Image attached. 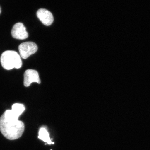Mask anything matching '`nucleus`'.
I'll use <instances>...</instances> for the list:
<instances>
[{"instance_id":"1","label":"nucleus","mask_w":150,"mask_h":150,"mask_svg":"<svg viewBox=\"0 0 150 150\" xmlns=\"http://www.w3.org/2000/svg\"><path fill=\"white\" fill-rule=\"evenodd\" d=\"M25 110L23 104L15 103L11 110H6L0 118V131L8 139H17L23 134L24 124L18 118Z\"/></svg>"},{"instance_id":"2","label":"nucleus","mask_w":150,"mask_h":150,"mask_svg":"<svg viewBox=\"0 0 150 150\" xmlns=\"http://www.w3.org/2000/svg\"><path fill=\"white\" fill-rule=\"evenodd\" d=\"M1 62L3 68L8 70L13 68L20 69L22 65L20 56L16 52L13 51L4 52L1 56Z\"/></svg>"},{"instance_id":"3","label":"nucleus","mask_w":150,"mask_h":150,"mask_svg":"<svg viewBox=\"0 0 150 150\" xmlns=\"http://www.w3.org/2000/svg\"><path fill=\"white\" fill-rule=\"evenodd\" d=\"M20 54L22 58L26 59L37 51V45L33 42L22 43L18 46Z\"/></svg>"},{"instance_id":"4","label":"nucleus","mask_w":150,"mask_h":150,"mask_svg":"<svg viewBox=\"0 0 150 150\" xmlns=\"http://www.w3.org/2000/svg\"><path fill=\"white\" fill-rule=\"evenodd\" d=\"M13 37L19 40L26 39L28 36L26 28L21 23H18L13 25L11 30Z\"/></svg>"},{"instance_id":"5","label":"nucleus","mask_w":150,"mask_h":150,"mask_svg":"<svg viewBox=\"0 0 150 150\" xmlns=\"http://www.w3.org/2000/svg\"><path fill=\"white\" fill-rule=\"evenodd\" d=\"M33 82L40 84V80L37 71L33 69L26 70L24 74V85L25 87H28Z\"/></svg>"},{"instance_id":"6","label":"nucleus","mask_w":150,"mask_h":150,"mask_svg":"<svg viewBox=\"0 0 150 150\" xmlns=\"http://www.w3.org/2000/svg\"><path fill=\"white\" fill-rule=\"evenodd\" d=\"M38 18L43 24L46 26H49L54 21V17L49 11L45 9L38 10L37 12Z\"/></svg>"},{"instance_id":"7","label":"nucleus","mask_w":150,"mask_h":150,"mask_svg":"<svg viewBox=\"0 0 150 150\" xmlns=\"http://www.w3.org/2000/svg\"><path fill=\"white\" fill-rule=\"evenodd\" d=\"M38 134L39 135H38V138L48 143V144H53V142L50 139L49 133L46 128L44 127H42L40 128Z\"/></svg>"},{"instance_id":"8","label":"nucleus","mask_w":150,"mask_h":150,"mask_svg":"<svg viewBox=\"0 0 150 150\" xmlns=\"http://www.w3.org/2000/svg\"><path fill=\"white\" fill-rule=\"evenodd\" d=\"M1 13V8H0V13Z\"/></svg>"}]
</instances>
